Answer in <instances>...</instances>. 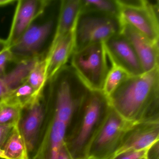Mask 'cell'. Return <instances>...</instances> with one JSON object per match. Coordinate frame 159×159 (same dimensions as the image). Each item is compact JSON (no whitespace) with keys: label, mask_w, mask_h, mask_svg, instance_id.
<instances>
[{"label":"cell","mask_w":159,"mask_h":159,"mask_svg":"<svg viewBox=\"0 0 159 159\" xmlns=\"http://www.w3.org/2000/svg\"><path fill=\"white\" fill-rule=\"evenodd\" d=\"M108 98L111 107L131 123L159 122V68L130 76Z\"/></svg>","instance_id":"cell-1"},{"label":"cell","mask_w":159,"mask_h":159,"mask_svg":"<svg viewBox=\"0 0 159 159\" xmlns=\"http://www.w3.org/2000/svg\"><path fill=\"white\" fill-rule=\"evenodd\" d=\"M107 97L101 91L91 90L71 119L66 143L73 159H85L92 139L110 108Z\"/></svg>","instance_id":"cell-2"},{"label":"cell","mask_w":159,"mask_h":159,"mask_svg":"<svg viewBox=\"0 0 159 159\" xmlns=\"http://www.w3.org/2000/svg\"><path fill=\"white\" fill-rule=\"evenodd\" d=\"M61 2H54L50 16L40 23L36 19L9 47L12 61L17 63L46 56L55 36Z\"/></svg>","instance_id":"cell-3"},{"label":"cell","mask_w":159,"mask_h":159,"mask_svg":"<svg viewBox=\"0 0 159 159\" xmlns=\"http://www.w3.org/2000/svg\"><path fill=\"white\" fill-rule=\"evenodd\" d=\"M120 18L93 10H81L73 33L74 52L98 43H103L121 32Z\"/></svg>","instance_id":"cell-4"},{"label":"cell","mask_w":159,"mask_h":159,"mask_svg":"<svg viewBox=\"0 0 159 159\" xmlns=\"http://www.w3.org/2000/svg\"><path fill=\"white\" fill-rule=\"evenodd\" d=\"M104 42L91 44L73 52L71 65L91 90L102 91L110 68Z\"/></svg>","instance_id":"cell-5"},{"label":"cell","mask_w":159,"mask_h":159,"mask_svg":"<svg viewBox=\"0 0 159 159\" xmlns=\"http://www.w3.org/2000/svg\"><path fill=\"white\" fill-rule=\"evenodd\" d=\"M120 4V3H119ZM120 18L154 43H159V1L147 0H123Z\"/></svg>","instance_id":"cell-6"},{"label":"cell","mask_w":159,"mask_h":159,"mask_svg":"<svg viewBox=\"0 0 159 159\" xmlns=\"http://www.w3.org/2000/svg\"><path fill=\"white\" fill-rule=\"evenodd\" d=\"M132 124L111 107L90 143L85 159H110L118 149L125 131Z\"/></svg>","instance_id":"cell-7"},{"label":"cell","mask_w":159,"mask_h":159,"mask_svg":"<svg viewBox=\"0 0 159 159\" xmlns=\"http://www.w3.org/2000/svg\"><path fill=\"white\" fill-rule=\"evenodd\" d=\"M52 116L40 144L29 159H73L65 140L67 124Z\"/></svg>","instance_id":"cell-8"},{"label":"cell","mask_w":159,"mask_h":159,"mask_svg":"<svg viewBox=\"0 0 159 159\" xmlns=\"http://www.w3.org/2000/svg\"><path fill=\"white\" fill-rule=\"evenodd\" d=\"M104 44L111 65L122 69L130 76L144 73L132 44L121 32L109 38Z\"/></svg>","instance_id":"cell-9"},{"label":"cell","mask_w":159,"mask_h":159,"mask_svg":"<svg viewBox=\"0 0 159 159\" xmlns=\"http://www.w3.org/2000/svg\"><path fill=\"white\" fill-rule=\"evenodd\" d=\"M159 140V122L132 124L125 131L118 149L111 158L125 152L148 149Z\"/></svg>","instance_id":"cell-10"},{"label":"cell","mask_w":159,"mask_h":159,"mask_svg":"<svg viewBox=\"0 0 159 159\" xmlns=\"http://www.w3.org/2000/svg\"><path fill=\"white\" fill-rule=\"evenodd\" d=\"M51 2V0L17 1L10 34L6 40L9 47L19 39L36 19L44 13Z\"/></svg>","instance_id":"cell-11"},{"label":"cell","mask_w":159,"mask_h":159,"mask_svg":"<svg viewBox=\"0 0 159 159\" xmlns=\"http://www.w3.org/2000/svg\"><path fill=\"white\" fill-rule=\"evenodd\" d=\"M46 102L44 92L32 105L23 111L26 113L21 118L19 126L30 157L37 147L39 134L44 115Z\"/></svg>","instance_id":"cell-12"},{"label":"cell","mask_w":159,"mask_h":159,"mask_svg":"<svg viewBox=\"0 0 159 159\" xmlns=\"http://www.w3.org/2000/svg\"><path fill=\"white\" fill-rule=\"evenodd\" d=\"M121 32L132 44L144 73L159 68V43L151 41L125 24Z\"/></svg>","instance_id":"cell-13"},{"label":"cell","mask_w":159,"mask_h":159,"mask_svg":"<svg viewBox=\"0 0 159 159\" xmlns=\"http://www.w3.org/2000/svg\"><path fill=\"white\" fill-rule=\"evenodd\" d=\"M74 51L73 31L69 32L57 40L51 46L46 55L47 82L66 63Z\"/></svg>","instance_id":"cell-14"},{"label":"cell","mask_w":159,"mask_h":159,"mask_svg":"<svg viewBox=\"0 0 159 159\" xmlns=\"http://www.w3.org/2000/svg\"><path fill=\"white\" fill-rule=\"evenodd\" d=\"M39 59L16 63L15 67L11 71L0 77V101L26 81L29 73Z\"/></svg>","instance_id":"cell-15"},{"label":"cell","mask_w":159,"mask_h":159,"mask_svg":"<svg viewBox=\"0 0 159 159\" xmlns=\"http://www.w3.org/2000/svg\"><path fill=\"white\" fill-rule=\"evenodd\" d=\"M81 8V0H61L56 32L52 45L67 33L73 31Z\"/></svg>","instance_id":"cell-16"},{"label":"cell","mask_w":159,"mask_h":159,"mask_svg":"<svg viewBox=\"0 0 159 159\" xmlns=\"http://www.w3.org/2000/svg\"><path fill=\"white\" fill-rule=\"evenodd\" d=\"M19 124L15 125L2 148L5 159L29 158L25 141L19 129Z\"/></svg>","instance_id":"cell-17"},{"label":"cell","mask_w":159,"mask_h":159,"mask_svg":"<svg viewBox=\"0 0 159 159\" xmlns=\"http://www.w3.org/2000/svg\"><path fill=\"white\" fill-rule=\"evenodd\" d=\"M43 92L38 93L25 81L12 91L3 99L19 106L23 111L32 105Z\"/></svg>","instance_id":"cell-18"},{"label":"cell","mask_w":159,"mask_h":159,"mask_svg":"<svg viewBox=\"0 0 159 159\" xmlns=\"http://www.w3.org/2000/svg\"><path fill=\"white\" fill-rule=\"evenodd\" d=\"M46 57L39 58L29 73L26 81L38 93L44 92L47 84Z\"/></svg>","instance_id":"cell-19"},{"label":"cell","mask_w":159,"mask_h":159,"mask_svg":"<svg viewBox=\"0 0 159 159\" xmlns=\"http://www.w3.org/2000/svg\"><path fill=\"white\" fill-rule=\"evenodd\" d=\"M81 10H93L120 18L118 0H81Z\"/></svg>","instance_id":"cell-20"},{"label":"cell","mask_w":159,"mask_h":159,"mask_svg":"<svg viewBox=\"0 0 159 159\" xmlns=\"http://www.w3.org/2000/svg\"><path fill=\"white\" fill-rule=\"evenodd\" d=\"M130 75L122 69L111 65L104 81L102 92L107 97L128 79Z\"/></svg>","instance_id":"cell-21"},{"label":"cell","mask_w":159,"mask_h":159,"mask_svg":"<svg viewBox=\"0 0 159 159\" xmlns=\"http://www.w3.org/2000/svg\"><path fill=\"white\" fill-rule=\"evenodd\" d=\"M23 110L19 106L6 101H0V125L19 124Z\"/></svg>","instance_id":"cell-22"},{"label":"cell","mask_w":159,"mask_h":159,"mask_svg":"<svg viewBox=\"0 0 159 159\" xmlns=\"http://www.w3.org/2000/svg\"><path fill=\"white\" fill-rule=\"evenodd\" d=\"M147 150L125 152L115 155L110 159H141L146 157Z\"/></svg>","instance_id":"cell-23"},{"label":"cell","mask_w":159,"mask_h":159,"mask_svg":"<svg viewBox=\"0 0 159 159\" xmlns=\"http://www.w3.org/2000/svg\"><path fill=\"white\" fill-rule=\"evenodd\" d=\"M11 61H12V56L9 48L0 53V77L7 73V65Z\"/></svg>","instance_id":"cell-24"},{"label":"cell","mask_w":159,"mask_h":159,"mask_svg":"<svg viewBox=\"0 0 159 159\" xmlns=\"http://www.w3.org/2000/svg\"><path fill=\"white\" fill-rule=\"evenodd\" d=\"M15 125H0V149L2 150Z\"/></svg>","instance_id":"cell-25"},{"label":"cell","mask_w":159,"mask_h":159,"mask_svg":"<svg viewBox=\"0 0 159 159\" xmlns=\"http://www.w3.org/2000/svg\"><path fill=\"white\" fill-rule=\"evenodd\" d=\"M159 141L152 145L147 150L146 158L147 159H159Z\"/></svg>","instance_id":"cell-26"},{"label":"cell","mask_w":159,"mask_h":159,"mask_svg":"<svg viewBox=\"0 0 159 159\" xmlns=\"http://www.w3.org/2000/svg\"><path fill=\"white\" fill-rule=\"evenodd\" d=\"M17 2L14 0H0V7H4L8 5H12Z\"/></svg>","instance_id":"cell-27"},{"label":"cell","mask_w":159,"mask_h":159,"mask_svg":"<svg viewBox=\"0 0 159 159\" xmlns=\"http://www.w3.org/2000/svg\"><path fill=\"white\" fill-rule=\"evenodd\" d=\"M9 48L8 43H7L6 40H3L2 39H0V53L3 52L5 49Z\"/></svg>","instance_id":"cell-28"},{"label":"cell","mask_w":159,"mask_h":159,"mask_svg":"<svg viewBox=\"0 0 159 159\" xmlns=\"http://www.w3.org/2000/svg\"><path fill=\"white\" fill-rule=\"evenodd\" d=\"M0 158L2 159H5V156L3 154V151L0 149Z\"/></svg>","instance_id":"cell-29"},{"label":"cell","mask_w":159,"mask_h":159,"mask_svg":"<svg viewBox=\"0 0 159 159\" xmlns=\"http://www.w3.org/2000/svg\"><path fill=\"white\" fill-rule=\"evenodd\" d=\"M147 159V158H146V157H144V158H142V159Z\"/></svg>","instance_id":"cell-30"},{"label":"cell","mask_w":159,"mask_h":159,"mask_svg":"<svg viewBox=\"0 0 159 159\" xmlns=\"http://www.w3.org/2000/svg\"></svg>","instance_id":"cell-31"}]
</instances>
